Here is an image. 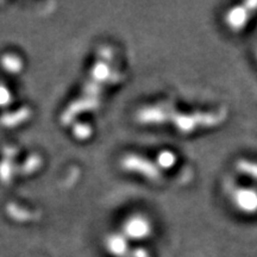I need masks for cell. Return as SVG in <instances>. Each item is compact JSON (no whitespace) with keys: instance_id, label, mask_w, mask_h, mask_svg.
<instances>
[{"instance_id":"cell-1","label":"cell","mask_w":257,"mask_h":257,"mask_svg":"<svg viewBox=\"0 0 257 257\" xmlns=\"http://www.w3.org/2000/svg\"><path fill=\"white\" fill-rule=\"evenodd\" d=\"M257 11V3H244L230 8L224 16L226 28L234 34H239L249 27L253 15Z\"/></svg>"},{"instance_id":"cell-2","label":"cell","mask_w":257,"mask_h":257,"mask_svg":"<svg viewBox=\"0 0 257 257\" xmlns=\"http://www.w3.org/2000/svg\"><path fill=\"white\" fill-rule=\"evenodd\" d=\"M232 205L237 211L245 216L257 213V189L252 187H239L232 194Z\"/></svg>"},{"instance_id":"cell-3","label":"cell","mask_w":257,"mask_h":257,"mask_svg":"<svg viewBox=\"0 0 257 257\" xmlns=\"http://www.w3.org/2000/svg\"><path fill=\"white\" fill-rule=\"evenodd\" d=\"M126 232L133 237H146L149 233V221L142 217H133L126 221Z\"/></svg>"}]
</instances>
